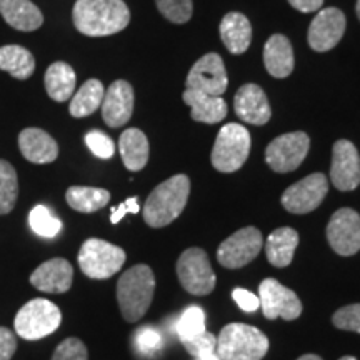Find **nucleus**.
Returning a JSON list of instances; mask_svg holds the SVG:
<instances>
[{"instance_id": "nucleus-34", "label": "nucleus", "mask_w": 360, "mask_h": 360, "mask_svg": "<svg viewBox=\"0 0 360 360\" xmlns=\"http://www.w3.org/2000/svg\"><path fill=\"white\" fill-rule=\"evenodd\" d=\"M134 347L139 354L152 357V355L159 354L162 347H164V337H162V334L155 327L143 326L135 330Z\"/></svg>"}, {"instance_id": "nucleus-3", "label": "nucleus", "mask_w": 360, "mask_h": 360, "mask_svg": "<svg viewBox=\"0 0 360 360\" xmlns=\"http://www.w3.org/2000/svg\"><path fill=\"white\" fill-rule=\"evenodd\" d=\"M155 277L148 265H134L117 282V300L127 322H137L146 315L154 299Z\"/></svg>"}, {"instance_id": "nucleus-18", "label": "nucleus", "mask_w": 360, "mask_h": 360, "mask_svg": "<svg viewBox=\"0 0 360 360\" xmlns=\"http://www.w3.org/2000/svg\"><path fill=\"white\" fill-rule=\"evenodd\" d=\"M233 107L238 119L252 125H265L272 115L269 98L257 84L242 85L233 98Z\"/></svg>"}, {"instance_id": "nucleus-8", "label": "nucleus", "mask_w": 360, "mask_h": 360, "mask_svg": "<svg viewBox=\"0 0 360 360\" xmlns=\"http://www.w3.org/2000/svg\"><path fill=\"white\" fill-rule=\"evenodd\" d=\"M177 276L182 287L192 295H209L215 287V274L205 250L187 249L177 260Z\"/></svg>"}, {"instance_id": "nucleus-23", "label": "nucleus", "mask_w": 360, "mask_h": 360, "mask_svg": "<svg viewBox=\"0 0 360 360\" xmlns=\"http://www.w3.org/2000/svg\"><path fill=\"white\" fill-rule=\"evenodd\" d=\"M220 37L231 53H244L252 42V25L244 13L229 12L220 22Z\"/></svg>"}, {"instance_id": "nucleus-21", "label": "nucleus", "mask_w": 360, "mask_h": 360, "mask_svg": "<svg viewBox=\"0 0 360 360\" xmlns=\"http://www.w3.org/2000/svg\"><path fill=\"white\" fill-rule=\"evenodd\" d=\"M264 64L272 77L285 79L294 70L295 58L290 40L285 35H272L264 47Z\"/></svg>"}, {"instance_id": "nucleus-12", "label": "nucleus", "mask_w": 360, "mask_h": 360, "mask_svg": "<svg viewBox=\"0 0 360 360\" xmlns=\"http://www.w3.org/2000/svg\"><path fill=\"white\" fill-rule=\"evenodd\" d=\"M328 182L323 174H312L294 184L282 193L283 209L290 214H309L326 199Z\"/></svg>"}, {"instance_id": "nucleus-15", "label": "nucleus", "mask_w": 360, "mask_h": 360, "mask_svg": "<svg viewBox=\"0 0 360 360\" xmlns=\"http://www.w3.org/2000/svg\"><path fill=\"white\" fill-rule=\"evenodd\" d=\"M330 180L342 192L355 191L360 186V155L352 142L342 139L334 143Z\"/></svg>"}, {"instance_id": "nucleus-9", "label": "nucleus", "mask_w": 360, "mask_h": 360, "mask_svg": "<svg viewBox=\"0 0 360 360\" xmlns=\"http://www.w3.org/2000/svg\"><path fill=\"white\" fill-rule=\"evenodd\" d=\"M310 139L305 132L283 134L274 139L265 148V160L274 172H292L302 164L309 154Z\"/></svg>"}, {"instance_id": "nucleus-5", "label": "nucleus", "mask_w": 360, "mask_h": 360, "mask_svg": "<svg viewBox=\"0 0 360 360\" xmlns=\"http://www.w3.org/2000/svg\"><path fill=\"white\" fill-rule=\"evenodd\" d=\"M249 154V130L240 124H227L220 129L217 139H215L210 160H212L214 169H217L219 172L231 174L245 164Z\"/></svg>"}, {"instance_id": "nucleus-2", "label": "nucleus", "mask_w": 360, "mask_h": 360, "mask_svg": "<svg viewBox=\"0 0 360 360\" xmlns=\"http://www.w3.org/2000/svg\"><path fill=\"white\" fill-rule=\"evenodd\" d=\"M191 180L187 175L179 174L170 177L150 192L143 205V220L154 229L172 224L186 209Z\"/></svg>"}, {"instance_id": "nucleus-38", "label": "nucleus", "mask_w": 360, "mask_h": 360, "mask_svg": "<svg viewBox=\"0 0 360 360\" xmlns=\"http://www.w3.org/2000/svg\"><path fill=\"white\" fill-rule=\"evenodd\" d=\"M332 322L337 328L342 330H350L360 334V304L345 305L337 310L332 317Z\"/></svg>"}, {"instance_id": "nucleus-11", "label": "nucleus", "mask_w": 360, "mask_h": 360, "mask_svg": "<svg viewBox=\"0 0 360 360\" xmlns=\"http://www.w3.org/2000/svg\"><path fill=\"white\" fill-rule=\"evenodd\" d=\"M264 245L262 233L255 227H244L220 244L217 260L222 267L238 269L252 262Z\"/></svg>"}, {"instance_id": "nucleus-40", "label": "nucleus", "mask_w": 360, "mask_h": 360, "mask_svg": "<svg viewBox=\"0 0 360 360\" xmlns=\"http://www.w3.org/2000/svg\"><path fill=\"white\" fill-rule=\"evenodd\" d=\"M17 350L15 334L7 327H0V360H11Z\"/></svg>"}, {"instance_id": "nucleus-16", "label": "nucleus", "mask_w": 360, "mask_h": 360, "mask_svg": "<svg viewBox=\"0 0 360 360\" xmlns=\"http://www.w3.org/2000/svg\"><path fill=\"white\" fill-rule=\"evenodd\" d=\"M345 15L335 7L323 8L315 15L309 27V45L315 52H327L334 49L345 32Z\"/></svg>"}, {"instance_id": "nucleus-4", "label": "nucleus", "mask_w": 360, "mask_h": 360, "mask_svg": "<svg viewBox=\"0 0 360 360\" xmlns=\"http://www.w3.org/2000/svg\"><path fill=\"white\" fill-rule=\"evenodd\" d=\"M269 350V339L257 327L229 323L217 337L215 352L220 360H262Z\"/></svg>"}, {"instance_id": "nucleus-32", "label": "nucleus", "mask_w": 360, "mask_h": 360, "mask_svg": "<svg viewBox=\"0 0 360 360\" xmlns=\"http://www.w3.org/2000/svg\"><path fill=\"white\" fill-rule=\"evenodd\" d=\"M175 332H177L179 339L182 344L195 339L205 330V312L199 305H191L184 314L180 315L177 326H175Z\"/></svg>"}, {"instance_id": "nucleus-28", "label": "nucleus", "mask_w": 360, "mask_h": 360, "mask_svg": "<svg viewBox=\"0 0 360 360\" xmlns=\"http://www.w3.org/2000/svg\"><path fill=\"white\" fill-rule=\"evenodd\" d=\"M0 70H6L13 79L25 80L34 74L35 58L22 45H4L0 47Z\"/></svg>"}, {"instance_id": "nucleus-10", "label": "nucleus", "mask_w": 360, "mask_h": 360, "mask_svg": "<svg viewBox=\"0 0 360 360\" xmlns=\"http://www.w3.org/2000/svg\"><path fill=\"white\" fill-rule=\"evenodd\" d=\"M260 309L269 321H295L302 314V302L294 290L287 289L276 278H265L259 287Z\"/></svg>"}, {"instance_id": "nucleus-42", "label": "nucleus", "mask_w": 360, "mask_h": 360, "mask_svg": "<svg viewBox=\"0 0 360 360\" xmlns=\"http://www.w3.org/2000/svg\"><path fill=\"white\" fill-rule=\"evenodd\" d=\"M141 207H139V199L137 197H129L124 204H120L119 207H114L110 210V222L112 224H119L120 220L124 219V215L127 214H139Z\"/></svg>"}, {"instance_id": "nucleus-46", "label": "nucleus", "mask_w": 360, "mask_h": 360, "mask_svg": "<svg viewBox=\"0 0 360 360\" xmlns=\"http://www.w3.org/2000/svg\"><path fill=\"white\" fill-rule=\"evenodd\" d=\"M355 12H357V17L360 20V0H357V6H355Z\"/></svg>"}, {"instance_id": "nucleus-14", "label": "nucleus", "mask_w": 360, "mask_h": 360, "mask_svg": "<svg viewBox=\"0 0 360 360\" xmlns=\"http://www.w3.org/2000/svg\"><path fill=\"white\" fill-rule=\"evenodd\" d=\"M327 240L339 255L350 257L360 250V215L354 209H339L327 225Z\"/></svg>"}, {"instance_id": "nucleus-6", "label": "nucleus", "mask_w": 360, "mask_h": 360, "mask_svg": "<svg viewBox=\"0 0 360 360\" xmlns=\"http://www.w3.org/2000/svg\"><path fill=\"white\" fill-rule=\"evenodd\" d=\"M62 322L60 309L47 299L27 302L15 315V334L25 340H39L53 334Z\"/></svg>"}, {"instance_id": "nucleus-31", "label": "nucleus", "mask_w": 360, "mask_h": 360, "mask_svg": "<svg viewBox=\"0 0 360 360\" xmlns=\"http://www.w3.org/2000/svg\"><path fill=\"white\" fill-rule=\"evenodd\" d=\"M19 195V180L12 164L0 159V215H6L15 207Z\"/></svg>"}, {"instance_id": "nucleus-7", "label": "nucleus", "mask_w": 360, "mask_h": 360, "mask_svg": "<svg viewBox=\"0 0 360 360\" xmlns=\"http://www.w3.org/2000/svg\"><path fill=\"white\" fill-rule=\"evenodd\" d=\"M125 252L102 238H89L79 252V265L85 276L96 281L109 278L122 269Z\"/></svg>"}, {"instance_id": "nucleus-43", "label": "nucleus", "mask_w": 360, "mask_h": 360, "mask_svg": "<svg viewBox=\"0 0 360 360\" xmlns=\"http://www.w3.org/2000/svg\"><path fill=\"white\" fill-rule=\"evenodd\" d=\"M289 4L299 12L309 13L319 11V8L322 7L323 0H289Z\"/></svg>"}, {"instance_id": "nucleus-41", "label": "nucleus", "mask_w": 360, "mask_h": 360, "mask_svg": "<svg viewBox=\"0 0 360 360\" xmlns=\"http://www.w3.org/2000/svg\"><path fill=\"white\" fill-rule=\"evenodd\" d=\"M232 297L244 312H255L260 307L259 297L245 289H233Z\"/></svg>"}, {"instance_id": "nucleus-20", "label": "nucleus", "mask_w": 360, "mask_h": 360, "mask_svg": "<svg viewBox=\"0 0 360 360\" xmlns=\"http://www.w3.org/2000/svg\"><path fill=\"white\" fill-rule=\"evenodd\" d=\"M19 148L22 155L32 164H51L57 159V142L42 129H24L19 135Z\"/></svg>"}, {"instance_id": "nucleus-13", "label": "nucleus", "mask_w": 360, "mask_h": 360, "mask_svg": "<svg viewBox=\"0 0 360 360\" xmlns=\"http://www.w3.org/2000/svg\"><path fill=\"white\" fill-rule=\"evenodd\" d=\"M186 85L188 90H199L209 96L222 97L229 85L222 57L214 52L200 57L188 72Z\"/></svg>"}, {"instance_id": "nucleus-44", "label": "nucleus", "mask_w": 360, "mask_h": 360, "mask_svg": "<svg viewBox=\"0 0 360 360\" xmlns=\"http://www.w3.org/2000/svg\"><path fill=\"white\" fill-rule=\"evenodd\" d=\"M197 360H220V357L217 355V352H207V354H202L200 357H197Z\"/></svg>"}, {"instance_id": "nucleus-25", "label": "nucleus", "mask_w": 360, "mask_h": 360, "mask_svg": "<svg viewBox=\"0 0 360 360\" xmlns=\"http://www.w3.org/2000/svg\"><path fill=\"white\" fill-rule=\"evenodd\" d=\"M299 245V233L290 227H278L265 240V255L274 267H289Z\"/></svg>"}, {"instance_id": "nucleus-35", "label": "nucleus", "mask_w": 360, "mask_h": 360, "mask_svg": "<svg viewBox=\"0 0 360 360\" xmlns=\"http://www.w3.org/2000/svg\"><path fill=\"white\" fill-rule=\"evenodd\" d=\"M157 8L172 24H186L192 17V0H155Z\"/></svg>"}, {"instance_id": "nucleus-17", "label": "nucleus", "mask_w": 360, "mask_h": 360, "mask_svg": "<svg viewBox=\"0 0 360 360\" xmlns=\"http://www.w3.org/2000/svg\"><path fill=\"white\" fill-rule=\"evenodd\" d=\"M102 119L109 127H122L130 120L134 112V89L125 80H115L102 101Z\"/></svg>"}, {"instance_id": "nucleus-45", "label": "nucleus", "mask_w": 360, "mask_h": 360, "mask_svg": "<svg viewBox=\"0 0 360 360\" xmlns=\"http://www.w3.org/2000/svg\"><path fill=\"white\" fill-rule=\"evenodd\" d=\"M297 360H322V359L319 357V355L307 354V355H302V357H300V359H297Z\"/></svg>"}, {"instance_id": "nucleus-47", "label": "nucleus", "mask_w": 360, "mask_h": 360, "mask_svg": "<svg viewBox=\"0 0 360 360\" xmlns=\"http://www.w3.org/2000/svg\"><path fill=\"white\" fill-rule=\"evenodd\" d=\"M339 360H357V359L350 357V355H345V357H342V359H339Z\"/></svg>"}, {"instance_id": "nucleus-29", "label": "nucleus", "mask_w": 360, "mask_h": 360, "mask_svg": "<svg viewBox=\"0 0 360 360\" xmlns=\"http://www.w3.org/2000/svg\"><path fill=\"white\" fill-rule=\"evenodd\" d=\"M103 96H105V89L101 80L89 79L72 97L69 107L70 115L75 119H82V117L94 114L102 105Z\"/></svg>"}, {"instance_id": "nucleus-33", "label": "nucleus", "mask_w": 360, "mask_h": 360, "mask_svg": "<svg viewBox=\"0 0 360 360\" xmlns=\"http://www.w3.org/2000/svg\"><path fill=\"white\" fill-rule=\"evenodd\" d=\"M29 224L37 236L45 238L56 237L62 229L60 219H57L45 205H35L30 210Z\"/></svg>"}, {"instance_id": "nucleus-37", "label": "nucleus", "mask_w": 360, "mask_h": 360, "mask_svg": "<svg viewBox=\"0 0 360 360\" xmlns=\"http://www.w3.org/2000/svg\"><path fill=\"white\" fill-rule=\"evenodd\" d=\"M52 360H89L87 347L82 340L70 337V339H65L58 344L52 355Z\"/></svg>"}, {"instance_id": "nucleus-26", "label": "nucleus", "mask_w": 360, "mask_h": 360, "mask_svg": "<svg viewBox=\"0 0 360 360\" xmlns=\"http://www.w3.org/2000/svg\"><path fill=\"white\" fill-rule=\"evenodd\" d=\"M119 150L122 155L124 165L130 172H139L147 165L148 160V141L146 134L139 129H127L120 135Z\"/></svg>"}, {"instance_id": "nucleus-22", "label": "nucleus", "mask_w": 360, "mask_h": 360, "mask_svg": "<svg viewBox=\"0 0 360 360\" xmlns=\"http://www.w3.org/2000/svg\"><path fill=\"white\" fill-rule=\"evenodd\" d=\"M0 13L8 25L22 32H34L44 24L42 12L30 0H0Z\"/></svg>"}, {"instance_id": "nucleus-1", "label": "nucleus", "mask_w": 360, "mask_h": 360, "mask_svg": "<svg viewBox=\"0 0 360 360\" xmlns=\"http://www.w3.org/2000/svg\"><path fill=\"white\" fill-rule=\"evenodd\" d=\"M72 19L80 34L105 37L129 25L130 12L124 0H77Z\"/></svg>"}, {"instance_id": "nucleus-36", "label": "nucleus", "mask_w": 360, "mask_h": 360, "mask_svg": "<svg viewBox=\"0 0 360 360\" xmlns=\"http://www.w3.org/2000/svg\"><path fill=\"white\" fill-rule=\"evenodd\" d=\"M85 143H87L90 152L97 155L98 159H112L115 154L114 141L101 130H92V132L85 135Z\"/></svg>"}, {"instance_id": "nucleus-30", "label": "nucleus", "mask_w": 360, "mask_h": 360, "mask_svg": "<svg viewBox=\"0 0 360 360\" xmlns=\"http://www.w3.org/2000/svg\"><path fill=\"white\" fill-rule=\"evenodd\" d=\"M67 204L82 214H92L105 207L110 200V192L97 187H70L65 193Z\"/></svg>"}, {"instance_id": "nucleus-39", "label": "nucleus", "mask_w": 360, "mask_h": 360, "mask_svg": "<svg viewBox=\"0 0 360 360\" xmlns=\"http://www.w3.org/2000/svg\"><path fill=\"white\" fill-rule=\"evenodd\" d=\"M184 347L191 355L193 357H200L202 354H207V352H214L215 347H217V337L214 334H210V332H204V334H200L199 337H195V339L188 340L184 344Z\"/></svg>"}, {"instance_id": "nucleus-19", "label": "nucleus", "mask_w": 360, "mask_h": 360, "mask_svg": "<svg viewBox=\"0 0 360 360\" xmlns=\"http://www.w3.org/2000/svg\"><path fill=\"white\" fill-rule=\"evenodd\" d=\"M74 269L65 259H51L39 265L30 276V283L35 289L47 294H64L72 287Z\"/></svg>"}, {"instance_id": "nucleus-24", "label": "nucleus", "mask_w": 360, "mask_h": 360, "mask_svg": "<svg viewBox=\"0 0 360 360\" xmlns=\"http://www.w3.org/2000/svg\"><path fill=\"white\" fill-rule=\"evenodd\" d=\"M184 102L191 107L192 119L197 122L217 124L227 115V103L222 97L187 89L184 92Z\"/></svg>"}, {"instance_id": "nucleus-27", "label": "nucleus", "mask_w": 360, "mask_h": 360, "mask_svg": "<svg viewBox=\"0 0 360 360\" xmlns=\"http://www.w3.org/2000/svg\"><path fill=\"white\" fill-rule=\"evenodd\" d=\"M45 90L56 102L69 101L75 90V72L65 62H53L45 72Z\"/></svg>"}]
</instances>
